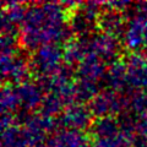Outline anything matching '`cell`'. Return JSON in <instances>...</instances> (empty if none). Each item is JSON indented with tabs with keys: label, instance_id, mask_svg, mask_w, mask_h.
Instances as JSON below:
<instances>
[{
	"label": "cell",
	"instance_id": "obj_8",
	"mask_svg": "<svg viewBox=\"0 0 147 147\" xmlns=\"http://www.w3.org/2000/svg\"><path fill=\"white\" fill-rule=\"evenodd\" d=\"M16 93L20 100V107L26 112H32L36 108H40L44 98V91L40 88L37 82H24L16 85Z\"/></svg>",
	"mask_w": 147,
	"mask_h": 147
},
{
	"label": "cell",
	"instance_id": "obj_6",
	"mask_svg": "<svg viewBox=\"0 0 147 147\" xmlns=\"http://www.w3.org/2000/svg\"><path fill=\"white\" fill-rule=\"evenodd\" d=\"M146 17L141 13H134L129 20L125 32H124V44L132 53H137V50L144 48L145 44V24Z\"/></svg>",
	"mask_w": 147,
	"mask_h": 147
},
{
	"label": "cell",
	"instance_id": "obj_25",
	"mask_svg": "<svg viewBox=\"0 0 147 147\" xmlns=\"http://www.w3.org/2000/svg\"><path fill=\"white\" fill-rule=\"evenodd\" d=\"M84 147H91V146H90V145H88V144H87V145H85V146H84Z\"/></svg>",
	"mask_w": 147,
	"mask_h": 147
},
{
	"label": "cell",
	"instance_id": "obj_24",
	"mask_svg": "<svg viewBox=\"0 0 147 147\" xmlns=\"http://www.w3.org/2000/svg\"><path fill=\"white\" fill-rule=\"evenodd\" d=\"M33 147H48V146H47V144H43V142H39V144L34 145Z\"/></svg>",
	"mask_w": 147,
	"mask_h": 147
},
{
	"label": "cell",
	"instance_id": "obj_3",
	"mask_svg": "<svg viewBox=\"0 0 147 147\" xmlns=\"http://www.w3.org/2000/svg\"><path fill=\"white\" fill-rule=\"evenodd\" d=\"M63 50L57 43L45 44L36 50L31 59V67L39 76H49L61 65Z\"/></svg>",
	"mask_w": 147,
	"mask_h": 147
},
{
	"label": "cell",
	"instance_id": "obj_2",
	"mask_svg": "<svg viewBox=\"0 0 147 147\" xmlns=\"http://www.w3.org/2000/svg\"><path fill=\"white\" fill-rule=\"evenodd\" d=\"M88 109L92 115L97 119L105 117H115L123 110L129 109V100L126 96H119V93L110 90L102 91L90 102Z\"/></svg>",
	"mask_w": 147,
	"mask_h": 147
},
{
	"label": "cell",
	"instance_id": "obj_1",
	"mask_svg": "<svg viewBox=\"0 0 147 147\" xmlns=\"http://www.w3.org/2000/svg\"><path fill=\"white\" fill-rule=\"evenodd\" d=\"M67 16V11L58 3L36 4L27 7L20 27L18 43L27 50H37L59 40L67 42L71 32L65 24Z\"/></svg>",
	"mask_w": 147,
	"mask_h": 147
},
{
	"label": "cell",
	"instance_id": "obj_9",
	"mask_svg": "<svg viewBox=\"0 0 147 147\" xmlns=\"http://www.w3.org/2000/svg\"><path fill=\"white\" fill-rule=\"evenodd\" d=\"M88 144V136L84 131L59 129L48 137V147H84Z\"/></svg>",
	"mask_w": 147,
	"mask_h": 147
},
{
	"label": "cell",
	"instance_id": "obj_17",
	"mask_svg": "<svg viewBox=\"0 0 147 147\" xmlns=\"http://www.w3.org/2000/svg\"><path fill=\"white\" fill-rule=\"evenodd\" d=\"M66 108V104L64 102V99L57 93H47L43 98L42 105H40V114H43L45 117L54 118L55 115H60L63 110Z\"/></svg>",
	"mask_w": 147,
	"mask_h": 147
},
{
	"label": "cell",
	"instance_id": "obj_11",
	"mask_svg": "<svg viewBox=\"0 0 147 147\" xmlns=\"http://www.w3.org/2000/svg\"><path fill=\"white\" fill-rule=\"evenodd\" d=\"M97 27L100 32L118 37L125 32V15L113 9H103L97 21Z\"/></svg>",
	"mask_w": 147,
	"mask_h": 147
},
{
	"label": "cell",
	"instance_id": "obj_21",
	"mask_svg": "<svg viewBox=\"0 0 147 147\" xmlns=\"http://www.w3.org/2000/svg\"><path fill=\"white\" fill-rule=\"evenodd\" d=\"M135 7H136L135 13H141V15L147 16V1H142V3L136 4Z\"/></svg>",
	"mask_w": 147,
	"mask_h": 147
},
{
	"label": "cell",
	"instance_id": "obj_22",
	"mask_svg": "<svg viewBox=\"0 0 147 147\" xmlns=\"http://www.w3.org/2000/svg\"><path fill=\"white\" fill-rule=\"evenodd\" d=\"M132 147H147V139L146 137H136L135 142L132 144Z\"/></svg>",
	"mask_w": 147,
	"mask_h": 147
},
{
	"label": "cell",
	"instance_id": "obj_12",
	"mask_svg": "<svg viewBox=\"0 0 147 147\" xmlns=\"http://www.w3.org/2000/svg\"><path fill=\"white\" fill-rule=\"evenodd\" d=\"M76 72H77V79L98 82L105 76L107 69H105V63L102 59L98 58L93 53H90L77 65Z\"/></svg>",
	"mask_w": 147,
	"mask_h": 147
},
{
	"label": "cell",
	"instance_id": "obj_19",
	"mask_svg": "<svg viewBox=\"0 0 147 147\" xmlns=\"http://www.w3.org/2000/svg\"><path fill=\"white\" fill-rule=\"evenodd\" d=\"M92 147H131L124 139L121 132L118 136L108 137V139H96Z\"/></svg>",
	"mask_w": 147,
	"mask_h": 147
},
{
	"label": "cell",
	"instance_id": "obj_16",
	"mask_svg": "<svg viewBox=\"0 0 147 147\" xmlns=\"http://www.w3.org/2000/svg\"><path fill=\"white\" fill-rule=\"evenodd\" d=\"M99 93L98 82L77 79L75 82V103L84 104L91 102Z\"/></svg>",
	"mask_w": 147,
	"mask_h": 147
},
{
	"label": "cell",
	"instance_id": "obj_23",
	"mask_svg": "<svg viewBox=\"0 0 147 147\" xmlns=\"http://www.w3.org/2000/svg\"><path fill=\"white\" fill-rule=\"evenodd\" d=\"M145 44H144V49L147 52V17H146V24H145Z\"/></svg>",
	"mask_w": 147,
	"mask_h": 147
},
{
	"label": "cell",
	"instance_id": "obj_20",
	"mask_svg": "<svg viewBox=\"0 0 147 147\" xmlns=\"http://www.w3.org/2000/svg\"><path fill=\"white\" fill-rule=\"evenodd\" d=\"M137 132L147 139V110L139 115L137 119Z\"/></svg>",
	"mask_w": 147,
	"mask_h": 147
},
{
	"label": "cell",
	"instance_id": "obj_15",
	"mask_svg": "<svg viewBox=\"0 0 147 147\" xmlns=\"http://www.w3.org/2000/svg\"><path fill=\"white\" fill-rule=\"evenodd\" d=\"M91 134L93 139H108L120 134V123L114 117L99 118L94 120L91 126Z\"/></svg>",
	"mask_w": 147,
	"mask_h": 147
},
{
	"label": "cell",
	"instance_id": "obj_18",
	"mask_svg": "<svg viewBox=\"0 0 147 147\" xmlns=\"http://www.w3.org/2000/svg\"><path fill=\"white\" fill-rule=\"evenodd\" d=\"M20 107V100L16 93V88L10 85H4L1 90V112L15 114L17 113V109Z\"/></svg>",
	"mask_w": 147,
	"mask_h": 147
},
{
	"label": "cell",
	"instance_id": "obj_4",
	"mask_svg": "<svg viewBox=\"0 0 147 147\" xmlns=\"http://www.w3.org/2000/svg\"><path fill=\"white\" fill-rule=\"evenodd\" d=\"M31 70V61L21 58L18 50L1 52V71L4 80L12 81L16 85L24 84L28 81L27 79Z\"/></svg>",
	"mask_w": 147,
	"mask_h": 147
},
{
	"label": "cell",
	"instance_id": "obj_10",
	"mask_svg": "<svg viewBox=\"0 0 147 147\" xmlns=\"http://www.w3.org/2000/svg\"><path fill=\"white\" fill-rule=\"evenodd\" d=\"M91 53L90 39L86 37H76L70 38L65 42L63 49V60L67 66L79 65L84 59Z\"/></svg>",
	"mask_w": 147,
	"mask_h": 147
},
{
	"label": "cell",
	"instance_id": "obj_7",
	"mask_svg": "<svg viewBox=\"0 0 147 147\" xmlns=\"http://www.w3.org/2000/svg\"><path fill=\"white\" fill-rule=\"evenodd\" d=\"M90 47L91 53L96 54L103 61H108L117 58L119 50V40L114 36L99 32L91 37Z\"/></svg>",
	"mask_w": 147,
	"mask_h": 147
},
{
	"label": "cell",
	"instance_id": "obj_13",
	"mask_svg": "<svg viewBox=\"0 0 147 147\" xmlns=\"http://www.w3.org/2000/svg\"><path fill=\"white\" fill-rule=\"evenodd\" d=\"M104 81L108 86V90L120 93L129 86L127 84V69L126 64L123 60H114L107 67Z\"/></svg>",
	"mask_w": 147,
	"mask_h": 147
},
{
	"label": "cell",
	"instance_id": "obj_5",
	"mask_svg": "<svg viewBox=\"0 0 147 147\" xmlns=\"http://www.w3.org/2000/svg\"><path fill=\"white\" fill-rule=\"evenodd\" d=\"M92 113L88 108H86L84 104L74 103L63 110V113L59 115L58 123L64 129H71V130L84 131L85 129L92 126Z\"/></svg>",
	"mask_w": 147,
	"mask_h": 147
},
{
	"label": "cell",
	"instance_id": "obj_14",
	"mask_svg": "<svg viewBox=\"0 0 147 147\" xmlns=\"http://www.w3.org/2000/svg\"><path fill=\"white\" fill-rule=\"evenodd\" d=\"M37 141L25 126L15 125L3 130L1 147H33Z\"/></svg>",
	"mask_w": 147,
	"mask_h": 147
}]
</instances>
